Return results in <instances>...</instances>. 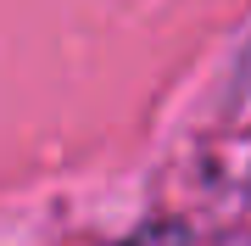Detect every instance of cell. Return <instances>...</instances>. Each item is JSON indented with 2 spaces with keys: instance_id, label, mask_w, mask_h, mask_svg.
<instances>
[]
</instances>
